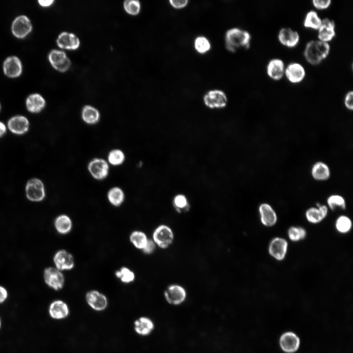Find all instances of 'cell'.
<instances>
[{"instance_id":"484cf974","label":"cell","mask_w":353,"mask_h":353,"mask_svg":"<svg viewBox=\"0 0 353 353\" xmlns=\"http://www.w3.org/2000/svg\"><path fill=\"white\" fill-rule=\"evenodd\" d=\"M26 107L28 112L33 114L40 112L45 107L46 101L42 96L38 94L29 96L25 101Z\"/></svg>"},{"instance_id":"7a4b0ae2","label":"cell","mask_w":353,"mask_h":353,"mask_svg":"<svg viewBox=\"0 0 353 353\" xmlns=\"http://www.w3.org/2000/svg\"><path fill=\"white\" fill-rule=\"evenodd\" d=\"M330 47L328 43L319 40L308 42L305 47L303 55L309 64L317 65L328 55Z\"/></svg>"},{"instance_id":"ee69618b","label":"cell","mask_w":353,"mask_h":353,"mask_svg":"<svg viewBox=\"0 0 353 353\" xmlns=\"http://www.w3.org/2000/svg\"><path fill=\"white\" fill-rule=\"evenodd\" d=\"M155 249L154 242L151 240H148L146 245L143 249V252L147 253L150 254L153 252Z\"/></svg>"},{"instance_id":"ac0fdd59","label":"cell","mask_w":353,"mask_h":353,"mask_svg":"<svg viewBox=\"0 0 353 353\" xmlns=\"http://www.w3.org/2000/svg\"><path fill=\"white\" fill-rule=\"evenodd\" d=\"M48 312L53 319L60 320L67 318L70 313L67 303L61 300L53 301L49 305Z\"/></svg>"},{"instance_id":"9c48e42d","label":"cell","mask_w":353,"mask_h":353,"mask_svg":"<svg viewBox=\"0 0 353 353\" xmlns=\"http://www.w3.org/2000/svg\"><path fill=\"white\" fill-rule=\"evenodd\" d=\"M49 61L52 67L60 72H65L70 68L71 62L66 53L58 50H54L49 55Z\"/></svg>"},{"instance_id":"52a82bcc","label":"cell","mask_w":353,"mask_h":353,"mask_svg":"<svg viewBox=\"0 0 353 353\" xmlns=\"http://www.w3.org/2000/svg\"><path fill=\"white\" fill-rule=\"evenodd\" d=\"M88 170L91 175L97 180L105 178L109 173V167L108 163L103 159L95 158L88 164Z\"/></svg>"},{"instance_id":"74e56055","label":"cell","mask_w":353,"mask_h":353,"mask_svg":"<svg viewBox=\"0 0 353 353\" xmlns=\"http://www.w3.org/2000/svg\"><path fill=\"white\" fill-rule=\"evenodd\" d=\"M124 7L129 14L136 15L140 12L141 5L138 0H127L124 2Z\"/></svg>"},{"instance_id":"bcb514c9","label":"cell","mask_w":353,"mask_h":353,"mask_svg":"<svg viewBox=\"0 0 353 353\" xmlns=\"http://www.w3.org/2000/svg\"><path fill=\"white\" fill-rule=\"evenodd\" d=\"M7 127L6 124L0 121V138L3 137L6 133Z\"/></svg>"},{"instance_id":"5b68a950","label":"cell","mask_w":353,"mask_h":353,"mask_svg":"<svg viewBox=\"0 0 353 353\" xmlns=\"http://www.w3.org/2000/svg\"><path fill=\"white\" fill-rule=\"evenodd\" d=\"M288 247V242L285 238L275 237L269 244L268 252L276 260L282 261L287 254Z\"/></svg>"},{"instance_id":"8992f818","label":"cell","mask_w":353,"mask_h":353,"mask_svg":"<svg viewBox=\"0 0 353 353\" xmlns=\"http://www.w3.org/2000/svg\"><path fill=\"white\" fill-rule=\"evenodd\" d=\"M203 101L205 105L210 108H222L227 105V99L223 91L213 90L205 94Z\"/></svg>"},{"instance_id":"6da1fadb","label":"cell","mask_w":353,"mask_h":353,"mask_svg":"<svg viewBox=\"0 0 353 353\" xmlns=\"http://www.w3.org/2000/svg\"><path fill=\"white\" fill-rule=\"evenodd\" d=\"M251 36L246 30L234 27L227 31L225 46L227 50L235 52L239 49H248L250 47Z\"/></svg>"},{"instance_id":"e575fe53","label":"cell","mask_w":353,"mask_h":353,"mask_svg":"<svg viewBox=\"0 0 353 353\" xmlns=\"http://www.w3.org/2000/svg\"><path fill=\"white\" fill-rule=\"evenodd\" d=\"M107 159L109 163L114 166L121 165L125 160L124 152L120 149H114L108 153Z\"/></svg>"},{"instance_id":"f1b7e54d","label":"cell","mask_w":353,"mask_h":353,"mask_svg":"<svg viewBox=\"0 0 353 353\" xmlns=\"http://www.w3.org/2000/svg\"><path fill=\"white\" fill-rule=\"evenodd\" d=\"M322 20L319 17L317 13L311 10L308 12L303 21V25L306 28L314 30H318L322 25Z\"/></svg>"},{"instance_id":"4fadbf2b","label":"cell","mask_w":353,"mask_h":353,"mask_svg":"<svg viewBox=\"0 0 353 353\" xmlns=\"http://www.w3.org/2000/svg\"><path fill=\"white\" fill-rule=\"evenodd\" d=\"M300 344L299 337L294 332H286L282 334L279 339V345L285 353H292L298 350Z\"/></svg>"},{"instance_id":"f546056e","label":"cell","mask_w":353,"mask_h":353,"mask_svg":"<svg viewBox=\"0 0 353 353\" xmlns=\"http://www.w3.org/2000/svg\"><path fill=\"white\" fill-rule=\"evenodd\" d=\"M335 227L339 233L346 234L352 229V220L346 215H340L335 221Z\"/></svg>"},{"instance_id":"8fae6325","label":"cell","mask_w":353,"mask_h":353,"mask_svg":"<svg viewBox=\"0 0 353 353\" xmlns=\"http://www.w3.org/2000/svg\"><path fill=\"white\" fill-rule=\"evenodd\" d=\"M164 296L166 300L169 304L177 305L181 304L185 301L186 292L182 286L178 285H172L165 290Z\"/></svg>"},{"instance_id":"9a60e30c","label":"cell","mask_w":353,"mask_h":353,"mask_svg":"<svg viewBox=\"0 0 353 353\" xmlns=\"http://www.w3.org/2000/svg\"><path fill=\"white\" fill-rule=\"evenodd\" d=\"M86 300L88 305L94 310H104L107 306L106 297L102 294L96 290L90 291L86 295Z\"/></svg>"},{"instance_id":"c3c4849f","label":"cell","mask_w":353,"mask_h":353,"mask_svg":"<svg viewBox=\"0 0 353 353\" xmlns=\"http://www.w3.org/2000/svg\"><path fill=\"white\" fill-rule=\"evenodd\" d=\"M1 326H2V321H1V319L0 317V329L1 328Z\"/></svg>"},{"instance_id":"3957f363","label":"cell","mask_w":353,"mask_h":353,"mask_svg":"<svg viewBox=\"0 0 353 353\" xmlns=\"http://www.w3.org/2000/svg\"><path fill=\"white\" fill-rule=\"evenodd\" d=\"M25 190L26 197L31 202H41L46 196L44 183L38 177H34L28 179L25 185Z\"/></svg>"},{"instance_id":"44dd1931","label":"cell","mask_w":353,"mask_h":353,"mask_svg":"<svg viewBox=\"0 0 353 353\" xmlns=\"http://www.w3.org/2000/svg\"><path fill=\"white\" fill-rule=\"evenodd\" d=\"M284 63L280 59H272L267 65V75L274 80L277 81L281 79L284 75Z\"/></svg>"},{"instance_id":"cb8c5ba5","label":"cell","mask_w":353,"mask_h":353,"mask_svg":"<svg viewBox=\"0 0 353 353\" xmlns=\"http://www.w3.org/2000/svg\"><path fill=\"white\" fill-rule=\"evenodd\" d=\"M53 260L58 270H70L74 265L72 255L64 250L57 252L54 256Z\"/></svg>"},{"instance_id":"b9f144b4","label":"cell","mask_w":353,"mask_h":353,"mask_svg":"<svg viewBox=\"0 0 353 353\" xmlns=\"http://www.w3.org/2000/svg\"><path fill=\"white\" fill-rule=\"evenodd\" d=\"M344 104L349 110H352L353 109V92L352 91L346 94L344 99Z\"/></svg>"},{"instance_id":"f35d334b","label":"cell","mask_w":353,"mask_h":353,"mask_svg":"<svg viewBox=\"0 0 353 353\" xmlns=\"http://www.w3.org/2000/svg\"><path fill=\"white\" fill-rule=\"evenodd\" d=\"M174 205L176 210L181 212L188 209L189 204L186 197L182 194L175 196L174 199Z\"/></svg>"},{"instance_id":"ab89813d","label":"cell","mask_w":353,"mask_h":353,"mask_svg":"<svg viewBox=\"0 0 353 353\" xmlns=\"http://www.w3.org/2000/svg\"><path fill=\"white\" fill-rule=\"evenodd\" d=\"M115 274L117 277L120 278L121 281L125 283L132 282L134 279V273L126 267H122Z\"/></svg>"},{"instance_id":"1f68e13d","label":"cell","mask_w":353,"mask_h":353,"mask_svg":"<svg viewBox=\"0 0 353 353\" xmlns=\"http://www.w3.org/2000/svg\"><path fill=\"white\" fill-rule=\"evenodd\" d=\"M55 227L59 233L61 234H66L69 232L71 229V220L70 218L66 215H60L55 219Z\"/></svg>"},{"instance_id":"d6986e66","label":"cell","mask_w":353,"mask_h":353,"mask_svg":"<svg viewBox=\"0 0 353 353\" xmlns=\"http://www.w3.org/2000/svg\"><path fill=\"white\" fill-rule=\"evenodd\" d=\"M317 207L308 208L305 213L307 221L312 224H317L324 220L328 215V207L325 205L317 203Z\"/></svg>"},{"instance_id":"e0dca14e","label":"cell","mask_w":353,"mask_h":353,"mask_svg":"<svg viewBox=\"0 0 353 353\" xmlns=\"http://www.w3.org/2000/svg\"><path fill=\"white\" fill-rule=\"evenodd\" d=\"M284 75L290 82L299 83L304 78L305 71L301 64L293 62L290 63L285 69Z\"/></svg>"},{"instance_id":"ba28073f","label":"cell","mask_w":353,"mask_h":353,"mask_svg":"<svg viewBox=\"0 0 353 353\" xmlns=\"http://www.w3.org/2000/svg\"><path fill=\"white\" fill-rule=\"evenodd\" d=\"M154 242L161 248H168L173 242L174 234L171 229L166 225L158 227L153 234Z\"/></svg>"},{"instance_id":"30bf717a","label":"cell","mask_w":353,"mask_h":353,"mask_svg":"<svg viewBox=\"0 0 353 353\" xmlns=\"http://www.w3.org/2000/svg\"><path fill=\"white\" fill-rule=\"evenodd\" d=\"M44 277L46 283L54 290H58L63 288L64 277L57 269L53 267L46 268L44 271Z\"/></svg>"},{"instance_id":"d6a6232c","label":"cell","mask_w":353,"mask_h":353,"mask_svg":"<svg viewBox=\"0 0 353 353\" xmlns=\"http://www.w3.org/2000/svg\"><path fill=\"white\" fill-rule=\"evenodd\" d=\"M287 235L291 241L297 242L305 238L306 231L302 227L291 226L287 230Z\"/></svg>"},{"instance_id":"4316f807","label":"cell","mask_w":353,"mask_h":353,"mask_svg":"<svg viewBox=\"0 0 353 353\" xmlns=\"http://www.w3.org/2000/svg\"><path fill=\"white\" fill-rule=\"evenodd\" d=\"M311 175L316 180H326L330 177V170L326 163L318 161L313 164L311 169Z\"/></svg>"},{"instance_id":"277c9868","label":"cell","mask_w":353,"mask_h":353,"mask_svg":"<svg viewBox=\"0 0 353 353\" xmlns=\"http://www.w3.org/2000/svg\"><path fill=\"white\" fill-rule=\"evenodd\" d=\"M6 126L7 129L12 134L21 136L26 134L29 130L30 122L26 117L16 115L8 120Z\"/></svg>"},{"instance_id":"7c38bea8","label":"cell","mask_w":353,"mask_h":353,"mask_svg":"<svg viewBox=\"0 0 353 353\" xmlns=\"http://www.w3.org/2000/svg\"><path fill=\"white\" fill-rule=\"evenodd\" d=\"M260 221L268 227L274 226L277 221V213L273 207L268 203H262L258 207Z\"/></svg>"},{"instance_id":"4dcf8cb0","label":"cell","mask_w":353,"mask_h":353,"mask_svg":"<svg viewBox=\"0 0 353 353\" xmlns=\"http://www.w3.org/2000/svg\"><path fill=\"white\" fill-rule=\"evenodd\" d=\"M107 198L112 204L117 206L121 205L123 202L125 195L121 188L114 187L111 188L108 192Z\"/></svg>"},{"instance_id":"d590c367","label":"cell","mask_w":353,"mask_h":353,"mask_svg":"<svg viewBox=\"0 0 353 353\" xmlns=\"http://www.w3.org/2000/svg\"><path fill=\"white\" fill-rule=\"evenodd\" d=\"M194 47L199 53L204 54L210 50L211 45L207 38L203 36H200L195 40Z\"/></svg>"},{"instance_id":"7bdbcfd3","label":"cell","mask_w":353,"mask_h":353,"mask_svg":"<svg viewBox=\"0 0 353 353\" xmlns=\"http://www.w3.org/2000/svg\"><path fill=\"white\" fill-rule=\"evenodd\" d=\"M170 4L175 8L180 9L185 7L188 3L187 0H170Z\"/></svg>"},{"instance_id":"2e32d148","label":"cell","mask_w":353,"mask_h":353,"mask_svg":"<svg viewBox=\"0 0 353 353\" xmlns=\"http://www.w3.org/2000/svg\"><path fill=\"white\" fill-rule=\"evenodd\" d=\"M278 39L284 46L292 48L298 44L300 35L297 31L289 27H284L279 31Z\"/></svg>"},{"instance_id":"ffe728a7","label":"cell","mask_w":353,"mask_h":353,"mask_svg":"<svg viewBox=\"0 0 353 353\" xmlns=\"http://www.w3.org/2000/svg\"><path fill=\"white\" fill-rule=\"evenodd\" d=\"M318 30L319 40L328 43L335 36V23L333 20L329 19H324L322 20V25Z\"/></svg>"},{"instance_id":"603a6c76","label":"cell","mask_w":353,"mask_h":353,"mask_svg":"<svg viewBox=\"0 0 353 353\" xmlns=\"http://www.w3.org/2000/svg\"><path fill=\"white\" fill-rule=\"evenodd\" d=\"M22 64L19 59L16 56L8 57L3 63L4 74L9 77L19 76L22 71Z\"/></svg>"},{"instance_id":"f6af8a7d","label":"cell","mask_w":353,"mask_h":353,"mask_svg":"<svg viewBox=\"0 0 353 353\" xmlns=\"http://www.w3.org/2000/svg\"><path fill=\"white\" fill-rule=\"evenodd\" d=\"M8 292L3 286H0V304L3 303L7 299Z\"/></svg>"},{"instance_id":"60d3db41","label":"cell","mask_w":353,"mask_h":353,"mask_svg":"<svg viewBox=\"0 0 353 353\" xmlns=\"http://www.w3.org/2000/svg\"><path fill=\"white\" fill-rule=\"evenodd\" d=\"M312 4L317 9L324 10L327 9L331 4L330 0H313Z\"/></svg>"},{"instance_id":"681fc988","label":"cell","mask_w":353,"mask_h":353,"mask_svg":"<svg viewBox=\"0 0 353 353\" xmlns=\"http://www.w3.org/2000/svg\"><path fill=\"white\" fill-rule=\"evenodd\" d=\"M0 108H1V106H0Z\"/></svg>"},{"instance_id":"83f0119b","label":"cell","mask_w":353,"mask_h":353,"mask_svg":"<svg viewBox=\"0 0 353 353\" xmlns=\"http://www.w3.org/2000/svg\"><path fill=\"white\" fill-rule=\"evenodd\" d=\"M81 117L83 121L88 125L97 123L100 119V113L98 109L91 105L83 107Z\"/></svg>"},{"instance_id":"836d02e7","label":"cell","mask_w":353,"mask_h":353,"mask_svg":"<svg viewBox=\"0 0 353 353\" xmlns=\"http://www.w3.org/2000/svg\"><path fill=\"white\" fill-rule=\"evenodd\" d=\"M328 207L332 210H335L336 208L345 209L346 207V203L345 199L341 195L334 194L329 196L327 200Z\"/></svg>"},{"instance_id":"7dc6e473","label":"cell","mask_w":353,"mask_h":353,"mask_svg":"<svg viewBox=\"0 0 353 353\" xmlns=\"http://www.w3.org/2000/svg\"><path fill=\"white\" fill-rule=\"evenodd\" d=\"M38 2L41 6L46 7V6H49L50 5L54 2V0H38Z\"/></svg>"},{"instance_id":"7402d4cb","label":"cell","mask_w":353,"mask_h":353,"mask_svg":"<svg viewBox=\"0 0 353 353\" xmlns=\"http://www.w3.org/2000/svg\"><path fill=\"white\" fill-rule=\"evenodd\" d=\"M57 45L62 49L75 50L80 45L79 39L75 34L66 32H62L56 40Z\"/></svg>"},{"instance_id":"5bb4252c","label":"cell","mask_w":353,"mask_h":353,"mask_svg":"<svg viewBox=\"0 0 353 353\" xmlns=\"http://www.w3.org/2000/svg\"><path fill=\"white\" fill-rule=\"evenodd\" d=\"M32 25L25 16H20L14 21L12 25L13 34L18 38H23L31 30Z\"/></svg>"},{"instance_id":"8d00e7d4","label":"cell","mask_w":353,"mask_h":353,"mask_svg":"<svg viewBox=\"0 0 353 353\" xmlns=\"http://www.w3.org/2000/svg\"><path fill=\"white\" fill-rule=\"evenodd\" d=\"M130 240L137 248L142 249L148 241L146 234L139 231L133 232L130 236Z\"/></svg>"},{"instance_id":"d4e9b609","label":"cell","mask_w":353,"mask_h":353,"mask_svg":"<svg viewBox=\"0 0 353 353\" xmlns=\"http://www.w3.org/2000/svg\"><path fill=\"white\" fill-rule=\"evenodd\" d=\"M154 328L153 322L147 317H141L134 322V330L141 336L149 335L153 331Z\"/></svg>"}]
</instances>
